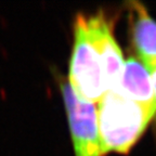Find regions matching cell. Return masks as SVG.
Segmentation results:
<instances>
[{"mask_svg":"<svg viewBox=\"0 0 156 156\" xmlns=\"http://www.w3.org/2000/svg\"><path fill=\"white\" fill-rule=\"evenodd\" d=\"M155 115L156 112L118 91H107L98 110L101 155L110 152L128 153Z\"/></svg>","mask_w":156,"mask_h":156,"instance_id":"6da1fadb","label":"cell"},{"mask_svg":"<svg viewBox=\"0 0 156 156\" xmlns=\"http://www.w3.org/2000/svg\"><path fill=\"white\" fill-rule=\"evenodd\" d=\"M69 85L81 100L98 103L106 93L100 55L87 34L85 16L74 24V46L69 62Z\"/></svg>","mask_w":156,"mask_h":156,"instance_id":"7a4b0ae2","label":"cell"},{"mask_svg":"<svg viewBox=\"0 0 156 156\" xmlns=\"http://www.w3.org/2000/svg\"><path fill=\"white\" fill-rule=\"evenodd\" d=\"M76 156H102L95 103L81 100L69 83L62 85Z\"/></svg>","mask_w":156,"mask_h":156,"instance_id":"3957f363","label":"cell"},{"mask_svg":"<svg viewBox=\"0 0 156 156\" xmlns=\"http://www.w3.org/2000/svg\"><path fill=\"white\" fill-rule=\"evenodd\" d=\"M87 34L100 55L104 74L106 92L118 85L122 68L124 58L122 50L112 34V28L102 12L85 17Z\"/></svg>","mask_w":156,"mask_h":156,"instance_id":"277c9868","label":"cell"},{"mask_svg":"<svg viewBox=\"0 0 156 156\" xmlns=\"http://www.w3.org/2000/svg\"><path fill=\"white\" fill-rule=\"evenodd\" d=\"M113 90L156 112V94L151 73L138 58H130L125 61L118 85Z\"/></svg>","mask_w":156,"mask_h":156,"instance_id":"5b68a950","label":"cell"},{"mask_svg":"<svg viewBox=\"0 0 156 156\" xmlns=\"http://www.w3.org/2000/svg\"><path fill=\"white\" fill-rule=\"evenodd\" d=\"M132 11V44L140 61L146 66L156 63V21L142 3L130 1Z\"/></svg>","mask_w":156,"mask_h":156,"instance_id":"8992f818","label":"cell"},{"mask_svg":"<svg viewBox=\"0 0 156 156\" xmlns=\"http://www.w3.org/2000/svg\"><path fill=\"white\" fill-rule=\"evenodd\" d=\"M147 68H149L150 73H151L152 81H153L154 90H155V94H156V63H154L153 65L149 66Z\"/></svg>","mask_w":156,"mask_h":156,"instance_id":"52a82bcc","label":"cell"}]
</instances>
